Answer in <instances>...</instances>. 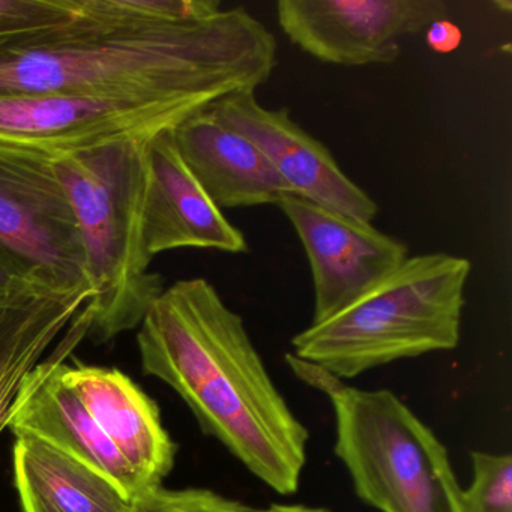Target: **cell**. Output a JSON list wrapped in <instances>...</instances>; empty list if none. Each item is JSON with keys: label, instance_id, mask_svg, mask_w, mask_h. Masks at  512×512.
Wrapping results in <instances>:
<instances>
[{"label": "cell", "instance_id": "1", "mask_svg": "<svg viewBox=\"0 0 512 512\" xmlns=\"http://www.w3.org/2000/svg\"><path fill=\"white\" fill-rule=\"evenodd\" d=\"M274 35L220 0H71L67 19L0 38V97L169 98L209 107L256 92L277 67Z\"/></svg>", "mask_w": 512, "mask_h": 512}, {"label": "cell", "instance_id": "2", "mask_svg": "<svg viewBox=\"0 0 512 512\" xmlns=\"http://www.w3.org/2000/svg\"><path fill=\"white\" fill-rule=\"evenodd\" d=\"M137 344L143 371L167 383L251 475L281 496L299 490L310 433L214 284L190 278L166 287Z\"/></svg>", "mask_w": 512, "mask_h": 512}, {"label": "cell", "instance_id": "3", "mask_svg": "<svg viewBox=\"0 0 512 512\" xmlns=\"http://www.w3.org/2000/svg\"><path fill=\"white\" fill-rule=\"evenodd\" d=\"M149 140L110 143L55 158L82 235L92 296L88 337L103 344L137 328L166 289L142 232Z\"/></svg>", "mask_w": 512, "mask_h": 512}, {"label": "cell", "instance_id": "4", "mask_svg": "<svg viewBox=\"0 0 512 512\" xmlns=\"http://www.w3.org/2000/svg\"><path fill=\"white\" fill-rule=\"evenodd\" d=\"M470 272L466 257L409 256L340 313L296 334L293 355L347 380L400 359L455 349Z\"/></svg>", "mask_w": 512, "mask_h": 512}, {"label": "cell", "instance_id": "5", "mask_svg": "<svg viewBox=\"0 0 512 512\" xmlns=\"http://www.w3.org/2000/svg\"><path fill=\"white\" fill-rule=\"evenodd\" d=\"M286 362L331 401L335 455L362 502L380 512H463L448 449L397 395L347 385L293 353Z\"/></svg>", "mask_w": 512, "mask_h": 512}, {"label": "cell", "instance_id": "6", "mask_svg": "<svg viewBox=\"0 0 512 512\" xmlns=\"http://www.w3.org/2000/svg\"><path fill=\"white\" fill-rule=\"evenodd\" d=\"M55 158L0 142V259L37 286L91 290L79 223Z\"/></svg>", "mask_w": 512, "mask_h": 512}, {"label": "cell", "instance_id": "7", "mask_svg": "<svg viewBox=\"0 0 512 512\" xmlns=\"http://www.w3.org/2000/svg\"><path fill=\"white\" fill-rule=\"evenodd\" d=\"M206 107L169 98L35 94L0 97V142L53 157L151 140Z\"/></svg>", "mask_w": 512, "mask_h": 512}, {"label": "cell", "instance_id": "8", "mask_svg": "<svg viewBox=\"0 0 512 512\" xmlns=\"http://www.w3.org/2000/svg\"><path fill=\"white\" fill-rule=\"evenodd\" d=\"M443 0H280L277 20L290 43L325 64H394L401 40L446 19Z\"/></svg>", "mask_w": 512, "mask_h": 512}, {"label": "cell", "instance_id": "9", "mask_svg": "<svg viewBox=\"0 0 512 512\" xmlns=\"http://www.w3.org/2000/svg\"><path fill=\"white\" fill-rule=\"evenodd\" d=\"M88 331V314L83 308L50 358L38 362L26 374L14 398L7 428L16 437H34L85 464L136 502L151 491L143 487L133 467L61 377V365L88 337Z\"/></svg>", "mask_w": 512, "mask_h": 512}, {"label": "cell", "instance_id": "10", "mask_svg": "<svg viewBox=\"0 0 512 512\" xmlns=\"http://www.w3.org/2000/svg\"><path fill=\"white\" fill-rule=\"evenodd\" d=\"M275 206L289 218L310 262L314 284L311 323L340 313L409 257L406 242L380 232L373 223L296 194L281 197Z\"/></svg>", "mask_w": 512, "mask_h": 512}, {"label": "cell", "instance_id": "11", "mask_svg": "<svg viewBox=\"0 0 512 512\" xmlns=\"http://www.w3.org/2000/svg\"><path fill=\"white\" fill-rule=\"evenodd\" d=\"M224 124L247 137L296 196L364 223L379 214L376 200L338 166L322 142L296 124L286 107L268 109L256 92H239L211 104Z\"/></svg>", "mask_w": 512, "mask_h": 512}, {"label": "cell", "instance_id": "12", "mask_svg": "<svg viewBox=\"0 0 512 512\" xmlns=\"http://www.w3.org/2000/svg\"><path fill=\"white\" fill-rule=\"evenodd\" d=\"M172 131L157 134L146 145L142 202L146 253L152 259L178 248L248 253L244 233L224 217L194 178L176 148Z\"/></svg>", "mask_w": 512, "mask_h": 512}, {"label": "cell", "instance_id": "13", "mask_svg": "<svg viewBox=\"0 0 512 512\" xmlns=\"http://www.w3.org/2000/svg\"><path fill=\"white\" fill-rule=\"evenodd\" d=\"M65 385L80 398L107 439L148 491L163 487L178 446L164 428L157 403L116 368L61 365Z\"/></svg>", "mask_w": 512, "mask_h": 512}, {"label": "cell", "instance_id": "14", "mask_svg": "<svg viewBox=\"0 0 512 512\" xmlns=\"http://www.w3.org/2000/svg\"><path fill=\"white\" fill-rule=\"evenodd\" d=\"M172 133L182 160L221 211L277 205L293 194L265 155L224 124L211 106Z\"/></svg>", "mask_w": 512, "mask_h": 512}, {"label": "cell", "instance_id": "15", "mask_svg": "<svg viewBox=\"0 0 512 512\" xmlns=\"http://www.w3.org/2000/svg\"><path fill=\"white\" fill-rule=\"evenodd\" d=\"M89 289L32 286L0 305V433L26 374L91 299Z\"/></svg>", "mask_w": 512, "mask_h": 512}, {"label": "cell", "instance_id": "16", "mask_svg": "<svg viewBox=\"0 0 512 512\" xmlns=\"http://www.w3.org/2000/svg\"><path fill=\"white\" fill-rule=\"evenodd\" d=\"M14 478L25 512L136 511L109 479L34 437H17Z\"/></svg>", "mask_w": 512, "mask_h": 512}, {"label": "cell", "instance_id": "17", "mask_svg": "<svg viewBox=\"0 0 512 512\" xmlns=\"http://www.w3.org/2000/svg\"><path fill=\"white\" fill-rule=\"evenodd\" d=\"M472 482L461 494L463 512H512V458L473 451Z\"/></svg>", "mask_w": 512, "mask_h": 512}, {"label": "cell", "instance_id": "18", "mask_svg": "<svg viewBox=\"0 0 512 512\" xmlns=\"http://www.w3.org/2000/svg\"><path fill=\"white\" fill-rule=\"evenodd\" d=\"M253 506L208 488L167 490L161 487L140 497L134 512H251Z\"/></svg>", "mask_w": 512, "mask_h": 512}, {"label": "cell", "instance_id": "19", "mask_svg": "<svg viewBox=\"0 0 512 512\" xmlns=\"http://www.w3.org/2000/svg\"><path fill=\"white\" fill-rule=\"evenodd\" d=\"M71 13V0H0V38L56 25Z\"/></svg>", "mask_w": 512, "mask_h": 512}, {"label": "cell", "instance_id": "20", "mask_svg": "<svg viewBox=\"0 0 512 512\" xmlns=\"http://www.w3.org/2000/svg\"><path fill=\"white\" fill-rule=\"evenodd\" d=\"M425 43L434 53L449 55L460 49L463 43V32L448 19L436 20L425 31Z\"/></svg>", "mask_w": 512, "mask_h": 512}, {"label": "cell", "instance_id": "21", "mask_svg": "<svg viewBox=\"0 0 512 512\" xmlns=\"http://www.w3.org/2000/svg\"><path fill=\"white\" fill-rule=\"evenodd\" d=\"M32 286H37V284L23 280L4 260L0 259V305L7 304Z\"/></svg>", "mask_w": 512, "mask_h": 512}]
</instances>
